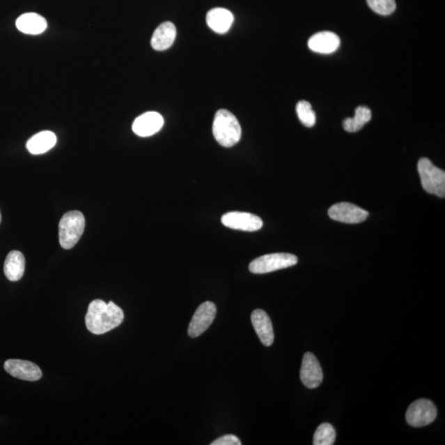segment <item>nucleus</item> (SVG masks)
<instances>
[{
  "mask_svg": "<svg viewBox=\"0 0 445 445\" xmlns=\"http://www.w3.org/2000/svg\"><path fill=\"white\" fill-rule=\"evenodd\" d=\"M368 7L380 15H390L396 10L395 0H367Z\"/></svg>",
  "mask_w": 445,
  "mask_h": 445,
  "instance_id": "obj_23",
  "label": "nucleus"
},
{
  "mask_svg": "<svg viewBox=\"0 0 445 445\" xmlns=\"http://www.w3.org/2000/svg\"><path fill=\"white\" fill-rule=\"evenodd\" d=\"M221 221L227 228L246 232L258 231L263 226V220L258 215L240 211L224 214Z\"/></svg>",
  "mask_w": 445,
  "mask_h": 445,
  "instance_id": "obj_8",
  "label": "nucleus"
},
{
  "mask_svg": "<svg viewBox=\"0 0 445 445\" xmlns=\"http://www.w3.org/2000/svg\"><path fill=\"white\" fill-rule=\"evenodd\" d=\"M124 320V313L114 302L107 304L102 299H95L88 305L85 322L90 332L95 335L107 334L118 327Z\"/></svg>",
  "mask_w": 445,
  "mask_h": 445,
  "instance_id": "obj_1",
  "label": "nucleus"
},
{
  "mask_svg": "<svg viewBox=\"0 0 445 445\" xmlns=\"http://www.w3.org/2000/svg\"><path fill=\"white\" fill-rule=\"evenodd\" d=\"M340 44L338 36L331 31H321L313 35L309 40V49L320 54L334 53L339 48Z\"/></svg>",
  "mask_w": 445,
  "mask_h": 445,
  "instance_id": "obj_14",
  "label": "nucleus"
},
{
  "mask_svg": "<svg viewBox=\"0 0 445 445\" xmlns=\"http://www.w3.org/2000/svg\"><path fill=\"white\" fill-rule=\"evenodd\" d=\"M235 17L233 13L223 8H215L208 12L206 22L209 28L219 34L226 33L231 29Z\"/></svg>",
  "mask_w": 445,
  "mask_h": 445,
  "instance_id": "obj_16",
  "label": "nucleus"
},
{
  "mask_svg": "<svg viewBox=\"0 0 445 445\" xmlns=\"http://www.w3.org/2000/svg\"><path fill=\"white\" fill-rule=\"evenodd\" d=\"M84 228L85 219L80 211H70L63 215L59 224V240L63 249H73L83 235Z\"/></svg>",
  "mask_w": 445,
  "mask_h": 445,
  "instance_id": "obj_3",
  "label": "nucleus"
},
{
  "mask_svg": "<svg viewBox=\"0 0 445 445\" xmlns=\"http://www.w3.org/2000/svg\"><path fill=\"white\" fill-rule=\"evenodd\" d=\"M217 309L210 301L201 304L196 309L188 327V335L196 338L208 329L217 316Z\"/></svg>",
  "mask_w": 445,
  "mask_h": 445,
  "instance_id": "obj_7",
  "label": "nucleus"
},
{
  "mask_svg": "<svg viewBox=\"0 0 445 445\" xmlns=\"http://www.w3.org/2000/svg\"><path fill=\"white\" fill-rule=\"evenodd\" d=\"M213 134L220 146L226 148L235 146L242 136V129L236 116L228 110H219L214 119Z\"/></svg>",
  "mask_w": 445,
  "mask_h": 445,
  "instance_id": "obj_2",
  "label": "nucleus"
},
{
  "mask_svg": "<svg viewBox=\"0 0 445 445\" xmlns=\"http://www.w3.org/2000/svg\"><path fill=\"white\" fill-rule=\"evenodd\" d=\"M298 118L305 127H313L316 123V114L312 105L307 101H300L296 106Z\"/></svg>",
  "mask_w": 445,
  "mask_h": 445,
  "instance_id": "obj_22",
  "label": "nucleus"
},
{
  "mask_svg": "<svg viewBox=\"0 0 445 445\" xmlns=\"http://www.w3.org/2000/svg\"><path fill=\"white\" fill-rule=\"evenodd\" d=\"M421 185L425 191L440 198L445 196V173L432 164L430 159L422 158L418 162Z\"/></svg>",
  "mask_w": 445,
  "mask_h": 445,
  "instance_id": "obj_4",
  "label": "nucleus"
},
{
  "mask_svg": "<svg viewBox=\"0 0 445 445\" xmlns=\"http://www.w3.org/2000/svg\"><path fill=\"white\" fill-rule=\"evenodd\" d=\"M328 215L336 221L359 224L365 221L368 217V212L356 205L348 203V202H341L332 205L328 210Z\"/></svg>",
  "mask_w": 445,
  "mask_h": 445,
  "instance_id": "obj_9",
  "label": "nucleus"
},
{
  "mask_svg": "<svg viewBox=\"0 0 445 445\" xmlns=\"http://www.w3.org/2000/svg\"><path fill=\"white\" fill-rule=\"evenodd\" d=\"M56 142V134L49 130H45L29 139L26 142V148L31 155H42L52 150Z\"/></svg>",
  "mask_w": 445,
  "mask_h": 445,
  "instance_id": "obj_18",
  "label": "nucleus"
},
{
  "mask_svg": "<svg viewBox=\"0 0 445 445\" xmlns=\"http://www.w3.org/2000/svg\"><path fill=\"white\" fill-rule=\"evenodd\" d=\"M336 431L329 423H322L318 427L313 436L314 445H332L335 443Z\"/></svg>",
  "mask_w": 445,
  "mask_h": 445,
  "instance_id": "obj_21",
  "label": "nucleus"
},
{
  "mask_svg": "<svg viewBox=\"0 0 445 445\" xmlns=\"http://www.w3.org/2000/svg\"><path fill=\"white\" fill-rule=\"evenodd\" d=\"M176 37L177 29L173 22H163L153 34L151 46L155 51H165L173 46Z\"/></svg>",
  "mask_w": 445,
  "mask_h": 445,
  "instance_id": "obj_15",
  "label": "nucleus"
},
{
  "mask_svg": "<svg viewBox=\"0 0 445 445\" xmlns=\"http://www.w3.org/2000/svg\"><path fill=\"white\" fill-rule=\"evenodd\" d=\"M251 320L260 343L266 346L272 345L275 336H274L271 318L268 314L264 310L256 309L251 313Z\"/></svg>",
  "mask_w": 445,
  "mask_h": 445,
  "instance_id": "obj_13",
  "label": "nucleus"
},
{
  "mask_svg": "<svg viewBox=\"0 0 445 445\" xmlns=\"http://www.w3.org/2000/svg\"><path fill=\"white\" fill-rule=\"evenodd\" d=\"M371 118L372 114L370 109L366 107H359L354 112L353 118H346L343 121V127L348 132H357L364 127V125L370 123Z\"/></svg>",
  "mask_w": 445,
  "mask_h": 445,
  "instance_id": "obj_20",
  "label": "nucleus"
},
{
  "mask_svg": "<svg viewBox=\"0 0 445 445\" xmlns=\"http://www.w3.org/2000/svg\"><path fill=\"white\" fill-rule=\"evenodd\" d=\"M164 120L158 112L148 111L134 120L132 130L141 137H148L158 133L164 127Z\"/></svg>",
  "mask_w": 445,
  "mask_h": 445,
  "instance_id": "obj_12",
  "label": "nucleus"
},
{
  "mask_svg": "<svg viewBox=\"0 0 445 445\" xmlns=\"http://www.w3.org/2000/svg\"><path fill=\"white\" fill-rule=\"evenodd\" d=\"M4 370L11 376L26 381H38L42 376L38 366L22 359H8L4 363Z\"/></svg>",
  "mask_w": 445,
  "mask_h": 445,
  "instance_id": "obj_11",
  "label": "nucleus"
},
{
  "mask_svg": "<svg viewBox=\"0 0 445 445\" xmlns=\"http://www.w3.org/2000/svg\"><path fill=\"white\" fill-rule=\"evenodd\" d=\"M240 439L233 435H226L215 439L211 445H241Z\"/></svg>",
  "mask_w": 445,
  "mask_h": 445,
  "instance_id": "obj_24",
  "label": "nucleus"
},
{
  "mask_svg": "<svg viewBox=\"0 0 445 445\" xmlns=\"http://www.w3.org/2000/svg\"><path fill=\"white\" fill-rule=\"evenodd\" d=\"M0 223H1V213H0Z\"/></svg>",
  "mask_w": 445,
  "mask_h": 445,
  "instance_id": "obj_25",
  "label": "nucleus"
},
{
  "mask_svg": "<svg viewBox=\"0 0 445 445\" xmlns=\"http://www.w3.org/2000/svg\"><path fill=\"white\" fill-rule=\"evenodd\" d=\"M17 29L21 33L29 35H39L47 28V22L45 17L36 13L22 15L16 21Z\"/></svg>",
  "mask_w": 445,
  "mask_h": 445,
  "instance_id": "obj_17",
  "label": "nucleus"
},
{
  "mask_svg": "<svg viewBox=\"0 0 445 445\" xmlns=\"http://www.w3.org/2000/svg\"><path fill=\"white\" fill-rule=\"evenodd\" d=\"M437 416V409L434 403L427 399H419L412 403L406 413L408 425L422 427L432 423Z\"/></svg>",
  "mask_w": 445,
  "mask_h": 445,
  "instance_id": "obj_6",
  "label": "nucleus"
},
{
  "mask_svg": "<svg viewBox=\"0 0 445 445\" xmlns=\"http://www.w3.org/2000/svg\"><path fill=\"white\" fill-rule=\"evenodd\" d=\"M298 263L296 256L290 253H272L262 256L249 265L253 274H266L295 266Z\"/></svg>",
  "mask_w": 445,
  "mask_h": 445,
  "instance_id": "obj_5",
  "label": "nucleus"
},
{
  "mask_svg": "<svg viewBox=\"0 0 445 445\" xmlns=\"http://www.w3.org/2000/svg\"><path fill=\"white\" fill-rule=\"evenodd\" d=\"M4 274L10 281H17L25 272V258L19 251H12L8 254L3 267Z\"/></svg>",
  "mask_w": 445,
  "mask_h": 445,
  "instance_id": "obj_19",
  "label": "nucleus"
},
{
  "mask_svg": "<svg viewBox=\"0 0 445 445\" xmlns=\"http://www.w3.org/2000/svg\"><path fill=\"white\" fill-rule=\"evenodd\" d=\"M300 380L308 389H316L322 384L323 373L318 359L311 352L304 354L300 368Z\"/></svg>",
  "mask_w": 445,
  "mask_h": 445,
  "instance_id": "obj_10",
  "label": "nucleus"
}]
</instances>
